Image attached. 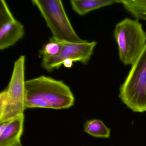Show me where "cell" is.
<instances>
[{"instance_id": "6da1fadb", "label": "cell", "mask_w": 146, "mask_h": 146, "mask_svg": "<svg viewBox=\"0 0 146 146\" xmlns=\"http://www.w3.org/2000/svg\"><path fill=\"white\" fill-rule=\"evenodd\" d=\"M74 102L70 88L62 81L42 76L25 82V109H66Z\"/></svg>"}, {"instance_id": "7a4b0ae2", "label": "cell", "mask_w": 146, "mask_h": 146, "mask_svg": "<svg viewBox=\"0 0 146 146\" xmlns=\"http://www.w3.org/2000/svg\"><path fill=\"white\" fill-rule=\"evenodd\" d=\"M117 44L119 60L125 65L132 66L138 59L146 45V32L137 19H124L113 30Z\"/></svg>"}, {"instance_id": "3957f363", "label": "cell", "mask_w": 146, "mask_h": 146, "mask_svg": "<svg viewBox=\"0 0 146 146\" xmlns=\"http://www.w3.org/2000/svg\"><path fill=\"white\" fill-rule=\"evenodd\" d=\"M119 97L133 111H146V45L120 86Z\"/></svg>"}, {"instance_id": "277c9868", "label": "cell", "mask_w": 146, "mask_h": 146, "mask_svg": "<svg viewBox=\"0 0 146 146\" xmlns=\"http://www.w3.org/2000/svg\"><path fill=\"white\" fill-rule=\"evenodd\" d=\"M57 40L73 43L85 41L73 29L60 0H32Z\"/></svg>"}, {"instance_id": "5b68a950", "label": "cell", "mask_w": 146, "mask_h": 146, "mask_svg": "<svg viewBox=\"0 0 146 146\" xmlns=\"http://www.w3.org/2000/svg\"><path fill=\"white\" fill-rule=\"evenodd\" d=\"M25 57L20 56L14 63L11 80L6 90V102L0 113V123L7 122L24 114L25 110Z\"/></svg>"}, {"instance_id": "8992f818", "label": "cell", "mask_w": 146, "mask_h": 146, "mask_svg": "<svg viewBox=\"0 0 146 146\" xmlns=\"http://www.w3.org/2000/svg\"><path fill=\"white\" fill-rule=\"evenodd\" d=\"M97 43L95 41L85 40L81 43L63 42L60 52L55 56L42 57V66L44 70L51 72L58 69L63 65L65 60H72L74 62H79L87 64L94 54Z\"/></svg>"}, {"instance_id": "52a82bcc", "label": "cell", "mask_w": 146, "mask_h": 146, "mask_svg": "<svg viewBox=\"0 0 146 146\" xmlns=\"http://www.w3.org/2000/svg\"><path fill=\"white\" fill-rule=\"evenodd\" d=\"M25 35L24 26L13 17L5 1H0V49L14 46Z\"/></svg>"}, {"instance_id": "ba28073f", "label": "cell", "mask_w": 146, "mask_h": 146, "mask_svg": "<svg viewBox=\"0 0 146 146\" xmlns=\"http://www.w3.org/2000/svg\"><path fill=\"white\" fill-rule=\"evenodd\" d=\"M24 114L1 123L0 146H13L19 141L23 131Z\"/></svg>"}, {"instance_id": "9c48e42d", "label": "cell", "mask_w": 146, "mask_h": 146, "mask_svg": "<svg viewBox=\"0 0 146 146\" xmlns=\"http://www.w3.org/2000/svg\"><path fill=\"white\" fill-rule=\"evenodd\" d=\"M117 2L118 0H71L70 4L72 10L82 16L94 10L117 4Z\"/></svg>"}, {"instance_id": "30bf717a", "label": "cell", "mask_w": 146, "mask_h": 146, "mask_svg": "<svg viewBox=\"0 0 146 146\" xmlns=\"http://www.w3.org/2000/svg\"><path fill=\"white\" fill-rule=\"evenodd\" d=\"M135 19L146 21V0H118Z\"/></svg>"}, {"instance_id": "8fae6325", "label": "cell", "mask_w": 146, "mask_h": 146, "mask_svg": "<svg viewBox=\"0 0 146 146\" xmlns=\"http://www.w3.org/2000/svg\"><path fill=\"white\" fill-rule=\"evenodd\" d=\"M84 131L92 136L101 138H109L110 129L101 120L94 119L87 121L84 124Z\"/></svg>"}, {"instance_id": "7c38bea8", "label": "cell", "mask_w": 146, "mask_h": 146, "mask_svg": "<svg viewBox=\"0 0 146 146\" xmlns=\"http://www.w3.org/2000/svg\"><path fill=\"white\" fill-rule=\"evenodd\" d=\"M63 42L57 40L52 37L49 42L47 43L40 51V54L43 57L55 56L61 51Z\"/></svg>"}, {"instance_id": "4fadbf2b", "label": "cell", "mask_w": 146, "mask_h": 146, "mask_svg": "<svg viewBox=\"0 0 146 146\" xmlns=\"http://www.w3.org/2000/svg\"><path fill=\"white\" fill-rule=\"evenodd\" d=\"M73 62H74V61L72 60L68 59L65 60L63 62V65L66 68H70L72 67Z\"/></svg>"}, {"instance_id": "5bb4252c", "label": "cell", "mask_w": 146, "mask_h": 146, "mask_svg": "<svg viewBox=\"0 0 146 146\" xmlns=\"http://www.w3.org/2000/svg\"><path fill=\"white\" fill-rule=\"evenodd\" d=\"M13 146H23V145H22V143H21V141H19L17 143Z\"/></svg>"}]
</instances>
